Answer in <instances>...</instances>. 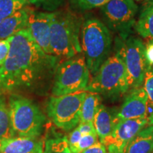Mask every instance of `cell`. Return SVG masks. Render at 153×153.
Masks as SVG:
<instances>
[{
	"mask_svg": "<svg viewBox=\"0 0 153 153\" xmlns=\"http://www.w3.org/2000/svg\"><path fill=\"white\" fill-rule=\"evenodd\" d=\"M153 126L144 128L132 140L125 153H152Z\"/></svg>",
	"mask_w": 153,
	"mask_h": 153,
	"instance_id": "cell-16",
	"label": "cell"
},
{
	"mask_svg": "<svg viewBox=\"0 0 153 153\" xmlns=\"http://www.w3.org/2000/svg\"><path fill=\"white\" fill-rule=\"evenodd\" d=\"M148 126L145 118L121 119L115 118V124L111 135L103 143L108 153H125L131 140L141 130Z\"/></svg>",
	"mask_w": 153,
	"mask_h": 153,
	"instance_id": "cell-10",
	"label": "cell"
},
{
	"mask_svg": "<svg viewBox=\"0 0 153 153\" xmlns=\"http://www.w3.org/2000/svg\"><path fill=\"white\" fill-rule=\"evenodd\" d=\"M90 75L85 56L82 53L62 61L55 70L51 88L52 95L58 97L85 91Z\"/></svg>",
	"mask_w": 153,
	"mask_h": 153,
	"instance_id": "cell-6",
	"label": "cell"
},
{
	"mask_svg": "<svg viewBox=\"0 0 153 153\" xmlns=\"http://www.w3.org/2000/svg\"><path fill=\"white\" fill-rule=\"evenodd\" d=\"M111 30L99 19L88 17L83 21L80 34L82 51L91 75L110 56L112 48Z\"/></svg>",
	"mask_w": 153,
	"mask_h": 153,
	"instance_id": "cell-3",
	"label": "cell"
},
{
	"mask_svg": "<svg viewBox=\"0 0 153 153\" xmlns=\"http://www.w3.org/2000/svg\"><path fill=\"white\" fill-rule=\"evenodd\" d=\"M83 19L70 10L55 11L51 29V54L60 62L82 53L80 34Z\"/></svg>",
	"mask_w": 153,
	"mask_h": 153,
	"instance_id": "cell-2",
	"label": "cell"
},
{
	"mask_svg": "<svg viewBox=\"0 0 153 153\" xmlns=\"http://www.w3.org/2000/svg\"><path fill=\"white\" fill-rule=\"evenodd\" d=\"M55 12V11H54ZM54 12L36 11L31 9L28 14L26 28L43 52L51 54L50 39Z\"/></svg>",
	"mask_w": 153,
	"mask_h": 153,
	"instance_id": "cell-11",
	"label": "cell"
},
{
	"mask_svg": "<svg viewBox=\"0 0 153 153\" xmlns=\"http://www.w3.org/2000/svg\"><path fill=\"white\" fill-rule=\"evenodd\" d=\"M0 153H1V150H0Z\"/></svg>",
	"mask_w": 153,
	"mask_h": 153,
	"instance_id": "cell-34",
	"label": "cell"
},
{
	"mask_svg": "<svg viewBox=\"0 0 153 153\" xmlns=\"http://www.w3.org/2000/svg\"><path fill=\"white\" fill-rule=\"evenodd\" d=\"M26 4L24 0H0V11L7 18L25 8Z\"/></svg>",
	"mask_w": 153,
	"mask_h": 153,
	"instance_id": "cell-21",
	"label": "cell"
},
{
	"mask_svg": "<svg viewBox=\"0 0 153 153\" xmlns=\"http://www.w3.org/2000/svg\"><path fill=\"white\" fill-rule=\"evenodd\" d=\"M11 45V38L0 41V66L5 62L8 56Z\"/></svg>",
	"mask_w": 153,
	"mask_h": 153,
	"instance_id": "cell-26",
	"label": "cell"
},
{
	"mask_svg": "<svg viewBox=\"0 0 153 153\" xmlns=\"http://www.w3.org/2000/svg\"><path fill=\"white\" fill-rule=\"evenodd\" d=\"M16 137L11 125L9 106L5 96L0 97V140Z\"/></svg>",
	"mask_w": 153,
	"mask_h": 153,
	"instance_id": "cell-19",
	"label": "cell"
},
{
	"mask_svg": "<svg viewBox=\"0 0 153 153\" xmlns=\"http://www.w3.org/2000/svg\"><path fill=\"white\" fill-rule=\"evenodd\" d=\"M82 137V133H80L79 128H78V127L76 126L75 128L72 130L68 137L69 146H70V150L73 149L74 147L77 145V143H79V141L80 140Z\"/></svg>",
	"mask_w": 153,
	"mask_h": 153,
	"instance_id": "cell-27",
	"label": "cell"
},
{
	"mask_svg": "<svg viewBox=\"0 0 153 153\" xmlns=\"http://www.w3.org/2000/svg\"><path fill=\"white\" fill-rule=\"evenodd\" d=\"M134 26L141 37L153 41V5L149 4L143 9Z\"/></svg>",
	"mask_w": 153,
	"mask_h": 153,
	"instance_id": "cell-17",
	"label": "cell"
},
{
	"mask_svg": "<svg viewBox=\"0 0 153 153\" xmlns=\"http://www.w3.org/2000/svg\"><path fill=\"white\" fill-rule=\"evenodd\" d=\"M128 77L123 60L117 53L110 55L89 80L85 91L118 96L129 89Z\"/></svg>",
	"mask_w": 153,
	"mask_h": 153,
	"instance_id": "cell-5",
	"label": "cell"
},
{
	"mask_svg": "<svg viewBox=\"0 0 153 153\" xmlns=\"http://www.w3.org/2000/svg\"><path fill=\"white\" fill-rule=\"evenodd\" d=\"M143 85V88L148 94V100L153 103V66L152 65H148L145 75Z\"/></svg>",
	"mask_w": 153,
	"mask_h": 153,
	"instance_id": "cell-25",
	"label": "cell"
},
{
	"mask_svg": "<svg viewBox=\"0 0 153 153\" xmlns=\"http://www.w3.org/2000/svg\"><path fill=\"white\" fill-rule=\"evenodd\" d=\"M81 153H108L106 146L100 142H98L89 147Z\"/></svg>",
	"mask_w": 153,
	"mask_h": 153,
	"instance_id": "cell-29",
	"label": "cell"
},
{
	"mask_svg": "<svg viewBox=\"0 0 153 153\" xmlns=\"http://www.w3.org/2000/svg\"><path fill=\"white\" fill-rule=\"evenodd\" d=\"M145 55L149 65L153 66V41H150L145 46Z\"/></svg>",
	"mask_w": 153,
	"mask_h": 153,
	"instance_id": "cell-31",
	"label": "cell"
},
{
	"mask_svg": "<svg viewBox=\"0 0 153 153\" xmlns=\"http://www.w3.org/2000/svg\"><path fill=\"white\" fill-rule=\"evenodd\" d=\"M152 153H153V152H152Z\"/></svg>",
	"mask_w": 153,
	"mask_h": 153,
	"instance_id": "cell-35",
	"label": "cell"
},
{
	"mask_svg": "<svg viewBox=\"0 0 153 153\" xmlns=\"http://www.w3.org/2000/svg\"><path fill=\"white\" fill-rule=\"evenodd\" d=\"M27 4L33 5L43 10L54 12L61 5L64 0H24Z\"/></svg>",
	"mask_w": 153,
	"mask_h": 153,
	"instance_id": "cell-23",
	"label": "cell"
},
{
	"mask_svg": "<svg viewBox=\"0 0 153 153\" xmlns=\"http://www.w3.org/2000/svg\"><path fill=\"white\" fill-rule=\"evenodd\" d=\"M98 135L97 134H89V135H82L79 143L71 151L72 153H81L86 149L92 146L95 143H98Z\"/></svg>",
	"mask_w": 153,
	"mask_h": 153,
	"instance_id": "cell-24",
	"label": "cell"
},
{
	"mask_svg": "<svg viewBox=\"0 0 153 153\" xmlns=\"http://www.w3.org/2000/svg\"><path fill=\"white\" fill-rule=\"evenodd\" d=\"M77 127L82 135L97 133L93 122H83V123H79V125L77 126Z\"/></svg>",
	"mask_w": 153,
	"mask_h": 153,
	"instance_id": "cell-28",
	"label": "cell"
},
{
	"mask_svg": "<svg viewBox=\"0 0 153 153\" xmlns=\"http://www.w3.org/2000/svg\"><path fill=\"white\" fill-rule=\"evenodd\" d=\"M136 1H143V0H136Z\"/></svg>",
	"mask_w": 153,
	"mask_h": 153,
	"instance_id": "cell-33",
	"label": "cell"
},
{
	"mask_svg": "<svg viewBox=\"0 0 153 153\" xmlns=\"http://www.w3.org/2000/svg\"><path fill=\"white\" fill-rule=\"evenodd\" d=\"M145 118L148 121V126H153V103L149 100L147 103Z\"/></svg>",
	"mask_w": 153,
	"mask_h": 153,
	"instance_id": "cell-30",
	"label": "cell"
},
{
	"mask_svg": "<svg viewBox=\"0 0 153 153\" xmlns=\"http://www.w3.org/2000/svg\"><path fill=\"white\" fill-rule=\"evenodd\" d=\"M32 9L25 8L16 11L0 23V41L7 39L26 28L28 14Z\"/></svg>",
	"mask_w": 153,
	"mask_h": 153,
	"instance_id": "cell-14",
	"label": "cell"
},
{
	"mask_svg": "<svg viewBox=\"0 0 153 153\" xmlns=\"http://www.w3.org/2000/svg\"><path fill=\"white\" fill-rule=\"evenodd\" d=\"M60 62L57 57L43 52L27 28L20 30L11 37L8 56L0 66V97L46 94Z\"/></svg>",
	"mask_w": 153,
	"mask_h": 153,
	"instance_id": "cell-1",
	"label": "cell"
},
{
	"mask_svg": "<svg viewBox=\"0 0 153 153\" xmlns=\"http://www.w3.org/2000/svg\"><path fill=\"white\" fill-rule=\"evenodd\" d=\"M137 6L134 0H109L101 7L104 24L108 29L126 38L135 24Z\"/></svg>",
	"mask_w": 153,
	"mask_h": 153,
	"instance_id": "cell-9",
	"label": "cell"
},
{
	"mask_svg": "<svg viewBox=\"0 0 153 153\" xmlns=\"http://www.w3.org/2000/svg\"><path fill=\"white\" fill-rule=\"evenodd\" d=\"M148 101V94L144 88L132 89L115 118L118 120L145 118Z\"/></svg>",
	"mask_w": 153,
	"mask_h": 153,
	"instance_id": "cell-12",
	"label": "cell"
},
{
	"mask_svg": "<svg viewBox=\"0 0 153 153\" xmlns=\"http://www.w3.org/2000/svg\"><path fill=\"white\" fill-rule=\"evenodd\" d=\"M44 142L40 137H14L0 140L1 153H43Z\"/></svg>",
	"mask_w": 153,
	"mask_h": 153,
	"instance_id": "cell-13",
	"label": "cell"
},
{
	"mask_svg": "<svg viewBox=\"0 0 153 153\" xmlns=\"http://www.w3.org/2000/svg\"><path fill=\"white\" fill-rule=\"evenodd\" d=\"M150 4L153 5V0H150Z\"/></svg>",
	"mask_w": 153,
	"mask_h": 153,
	"instance_id": "cell-32",
	"label": "cell"
},
{
	"mask_svg": "<svg viewBox=\"0 0 153 153\" xmlns=\"http://www.w3.org/2000/svg\"><path fill=\"white\" fill-rule=\"evenodd\" d=\"M7 103L16 136H41L45 128L46 117L38 105L30 99L18 94L9 95Z\"/></svg>",
	"mask_w": 153,
	"mask_h": 153,
	"instance_id": "cell-4",
	"label": "cell"
},
{
	"mask_svg": "<svg viewBox=\"0 0 153 153\" xmlns=\"http://www.w3.org/2000/svg\"><path fill=\"white\" fill-rule=\"evenodd\" d=\"M109 0H70L74 8L79 11H87L103 7Z\"/></svg>",
	"mask_w": 153,
	"mask_h": 153,
	"instance_id": "cell-22",
	"label": "cell"
},
{
	"mask_svg": "<svg viewBox=\"0 0 153 153\" xmlns=\"http://www.w3.org/2000/svg\"><path fill=\"white\" fill-rule=\"evenodd\" d=\"M100 104V94L87 91V95L82 102L80 112V123L93 122L94 115Z\"/></svg>",
	"mask_w": 153,
	"mask_h": 153,
	"instance_id": "cell-18",
	"label": "cell"
},
{
	"mask_svg": "<svg viewBox=\"0 0 153 153\" xmlns=\"http://www.w3.org/2000/svg\"><path fill=\"white\" fill-rule=\"evenodd\" d=\"M115 50L126 66L130 88L142 87L149 65L143 41L133 36H128L126 38H117Z\"/></svg>",
	"mask_w": 153,
	"mask_h": 153,
	"instance_id": "cell-7",
	"label": "cell"
},
{
	"mask_svg": "<svg viewBox=\"0 0 153 153\" xmlns=\"http://www.w3.org/2000/svg\"><path fill=\"white\" fill-rule=\"evenodd\" d=\"M43 153H72L68 137L64 135H52L44 142Z\"/></svg>",
	"mask_w": 153,
	"mask_h": 153,
	"instance_id": "cell-20",
	"label": "cell"
},
{
	"mask_svg": "<svg viewBox=\"0 0 153 153\" xmlns=\"http://www.w3.org/2000/svg\"><path fill=\"white\" fill-rule=\"evenodd\" d=\"M93 123L100 143H103L111 133L115 124V118L113 117L106 107L101 104L94 115Z\"/></svg>",
	"mask_w": 153,
	"mask_h": 153,
	"instance_id": "cell-15",
	"label": "cell"
},
{
	"mask_svg": "<svg viewBox=\"0 0 153 153\" xmlns=\"http://www.w3.org/2000/svg\"><path fill=\"white\" fill-rule=\"evenodd\" d=\"M87 91H79L69 94L48 99L46 112L49 119L55 126L64 131H70L80 123V112Z\"/></svg>",
	"mask_w": 153,
	"mask_h": 153,
	"instance_id": "cell-8",
	"label": "cell"
}]
</instances>
